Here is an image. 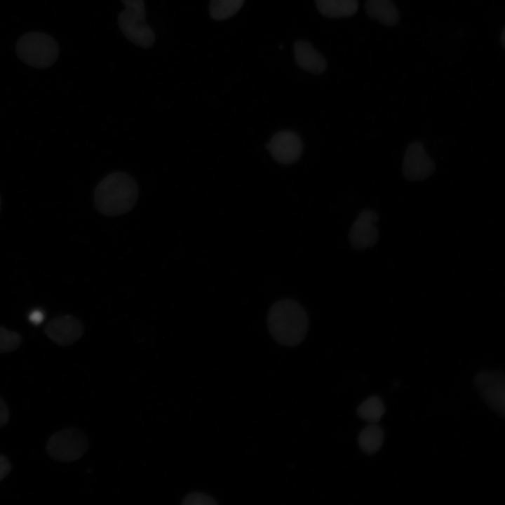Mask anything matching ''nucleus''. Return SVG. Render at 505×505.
<instances>
[{
	"label": "nucleus",
	"instance_id": "1",
	"mask_svg": "<svg viewBox=\"0 0 505 505\" xmlns=\"http://www.w3.org/2000/svg\"><path fill=\"white\" fill-rule=\"evenodd\" d=\"M138 197L134 179L123 172L112 173L97 185L94 194L96 209L106 216H116L130 211Z\"/></svg>",
	"mask_w": 505,
	"mask_h": 505
},
{
	"label": "nucleus",
	"instance_id": "2",
	"mask_svg": "<svg viewBox=\"0 0 505 505\" xmlns=\"http://www.w3.org/2000/svg\"><path fill=\"white\" fill-rule=\"evenodd\" d=\"M267 324L274 339L281 344L292 346L304 339L309 319L305 310L294 300L284 299L269 309Z\"/></svg>",
	"mask_w": 505,
	"mask_h": 505
},
{
	"label": "nucleus",
	"instance_id": "3",
	"mask_svg": "<svg viewBox=\"0 0 505 505\" xmlns=\"http://www.w3.org/2000/svg\"><path fill=\"white\" fill-rule=\"evenodd\" d=\"M16 52L27 65L36 68H46L56 61L59 47L55 40L48 34L32 32L20 38Z\"/></svg>",
	"mask_w": 505,
	"mask_h": 505
},
{
	"label": "nucleus",
	"instance_id": "4",
	"mask_svg": "<svg viewBox=\"0 0 505 505\" xmlns=\"http://www.w3.org/2000/svg\"><path fill=\"white\" fill-rule=\"evenodd\" d=\"M88 445V439L82 431L69 428L52 435L46 448L52 459L71 462L80 459L87 451Z\"/></svg>",
	"mask_w": 505,
	"mask_h": 505
},
{
	"label": "nucleus",
	"instance_id": "5",
	"mask_svg": "<svg viewBox=\"0 0 505 505\" xmlns=\"http://www.w3.org/2000/svg\"><path fill=\"white\" fill-rule=\"evenodd\" d=\"M118 25L123 35L135 45L142 48L153 46L155 35L146 22L145 5L126 6L118 16Z\"/></svg>",
	"mask_w": 505,
	"mask_h": 505
},
{
	"label": "nucleus",
	"instance_id": "6",
	"mask_svg": "<svg viewBox=\"0 0 505 505\" xmlns=\"http://www.w3.org/2000/svg\"><path fill=\"white\" fill-rule=\"evenodd\" d=\"M435 168L433 159L427 154L422 142L415 141L408 145L403 163L405 178L410 181H421L430 177Z\"/></svg>",
	"mask_w": 505,
	"mask_h": 505
},
{
	"label": "nucleus",
	"instance_id": "7",
	"mask_svg": "<svg viewBox=\"0 0 505 505\" xmlns=\"http://www.w3.org/2000/svg\"><path fill=\"white\" fill-rule=\"evenodd\" d=\"M475 385L484 400L496 412L504 415V376L500 372H481L475 379Z\"/></svg>",
	"mask_w": 505,
	"mask_h": 505
},
{
	"label": "nucleus",
	"instance_id": "8",
	"mask_svg": "<svg viewBox=\"0 0 505 505\" xmlns=\"http://www.w3.org/2000/svg\"><path fill=\"white\" fill-rule=\"evenodd\" d=\"M273 158L278 163L290 164L297 161L302 152V143L299 136L289 130L276 133L267 145Z\"/></svg>",
	"mask_w": 505,
	"mask_h": 505
},
{
	"label": "nucleus",
	"instance_id": "9",
	"mask_svg": "<svg viewBox=\"0 0 505 505\" xmlns=\"http://www.w3.org/2000/svg\"><path fill=\"white\" fill-rule=\"evenodd\" d=\"M45 332L56 344L67 346L82 336L83 326L76 318L65 315L51 320L46 326Z\"/></svg>",
	"mask_w": 505,
	"mask_h": 505
},
{
	"label": "nucleus",
	"instance_id": "10",
	"mask_svg": "<svg viewBox=\"0 0 505 505\" xmlns=\"http://www.w3.org/2000/svg\"><path fill=\"white\" fill-rule=\"evenodd\" d=\"M294 53L297 64L306 71L319 74L326 68L323 56L306 41H298L295 43Z\"/></svg>",
	"mask_w": 505,
	"mask_h": 505
},
{
	"label": "nucleus",
	"instance_id": "11",
	"mask_svg": "<svg viewBox=\"0 0 505 505\" xmlns=\"http://www.w3.org/2000/svg\"><path fill=\"white\" fill-rule=\"evenodd\" d=\"M375 221L376 215L371 210H364L359 215L349 234L354 247L361 248L368 244L375 231L373 224Z\"/></svg>",
	"mask_w": 505,
	"mask_h": 505
},
{
	"label": "nucleus",
	"instance_id": "12",
	"mask_svg": "<svg viewBox=\"0 0 505 505\" xmlns=\"http://www.w3.org/2000/svg\"><path fill=\"white\" fill-rule=\"evenodd\" d=\"M365 9L370 18L384 25L392 26L399 20L398 11L391 0H367Z\"/></svg>",
	"mask_w": 505,
	"mask_h": 505
},
{
	"label": "nucleus",
	"instance_id": "13",
	"mask_svg": "<svg viewBox=\"0 0 505 505\" xmlns=\"http://www.w3.org/2000/svg\"><path fill=\"white\" fill-rule=\"evenodd\" d=\"M320 13L329 18H344L354 15L358 10L357 0H316Z\"/></svg>",
	"mask_w": 505,
	"mask_h": 505
},
{
	"label": "nucleus",
	"instance_id": "14",
	"mask_svg": "<svg viewBox=\"0 0 505 505\" xmlns=\"http://www.w3.org/2000/svg\"><path fill=\"white\" fill-rule=\"evenodd\" d=\"M384 432L375 423L366 426L358 436V445L361 450L368 454L377 452L382 445Z\"/></svg>",
	"mask_w": 505,
	"mask_h": 505
},
{
	"label": "nucleus",
	"instance_id": "15",
	"mask_svg": "<svg viewBox=\"0 0 505 505\" xmlns=\"http://www.w3.org/2000/svg\"><path fill=\"white\" fill-rule=\"evenodd\" d=\"M243 2L244 0H210V15L216 20L227 19L241 8Z\"/></svg>",
	"mask_w": 505,
	"mask_h": 505
},
{
	"label": "nucleus",
	"instance_id": "16",
	"mask_svg": "<svg viewBox=\"0 0 505 505\" xmlns=\"http://www.w3.org/2000/svg\"><path fill=\"white\" fill-rule=\"evenodd\" d=\"M385 412L382 400L372 396L363 401L358 408L357 413L363 419L371 423L377 422Z\"/></svg>",
	"mask_w": 505,
	"mask_h": 505
},
{
	"label": "nucleus",
	"instance_id": "17",
	"mask_svg": "<svg viewBox=\"0 0 505 505\" xmlns=\"http://www.w3.org/2000/svg\"><path fill=\"white\" fill-rule=\"evenodd\" d=\"M21 336L0 326V353H7L16 350L21 344Z\"/></svg>",
	"mask_w": 505,
	"mask_h": 505
},
{
	"label": "nucleus",
	"instance_id": "18",
	"mask_svg": "<svg viewBox=\"0 0 505 505\" xmlns=\"http://www.w3.org/2000/svg\"><path fill=\"white\" fill-rule=\"evenodd\" d=\"M182 504H215L216 502L210 496L201 493V492H194L190 493L187 495Z\"/></svg>",
	"mask_w": 505,
	"mask_h": 505
},
{
	"label": "nucleus",
	"instance_id": "19",
	"mask_svg": "<svg viewBox=\"0 0 505 505\" xmlns=\"http://www.w3.org/2000/svg\"><path fill=\"white\" fill-rule=\"evenodd\" d=\"M11 466L8 459L0 454V482L9 473Z\"/></svg>",
	"mask_w": 505,
	"mask_h": 505
},
{
	"label": "nucleus",
	"instance_id": "20",
	"mask_svg": "<svg viewBox=\"0 0 505 505\" xmlns=\"http://www.w3.org/2000/svg\"><path fill=\"white\" fill-rule=\"evenodd\" d=\"M9 412L5 402L0 398V427L4 426L8 422Z\"/></svg>",
	"mask_w": 505,
	"mask_h": 505
},
{
	"label": "nucleus",
	"instance_id": "21",
	"mask_svg": "<svg viewBox=\"0 0 505 505\" xmlns=\"http://www.w3.org/2000/svg\"><path fill=\"white\" fill-rule=\"evenodd\" d=\"M44 319V314L41 310H34L32 311L29 316V320L34 325H39L40 324Z\"/></svg>",
	"mask_w": 505,
	"mask_h": 505
},
{
	"label": "nucleus",
	"instance_id": "22",
	"mask_svg": "<svg viewBox=\"0 0 505 505\" xmlns=\"http://www.w3.org/2000/svg\"><path fill=\"white\" fill-rule=\"evenodd\" d=\"M504 35H505V34H504V33L502 34V35H501V41H502V43H503V44H504Z\"/></svg>",
	"mask_w": 505,
	"mask_h": 505
},
{
	"label": "nucleus",
	"instance_id": "23",
	"mask_svg": "<svg viewBox=\"0 0 505 505\" xmlns=\"http://www.w3.org/2000/svg\"><path fill=\"white\" fill-rule=\"evenodd\" d=\"M0 210H1V198H0Z\"/></svg>",
	"mask_w": 505,
	"mask_h": 505
}]
</instances>
